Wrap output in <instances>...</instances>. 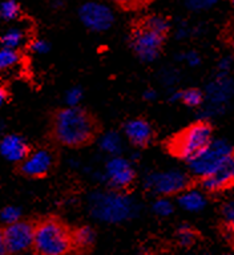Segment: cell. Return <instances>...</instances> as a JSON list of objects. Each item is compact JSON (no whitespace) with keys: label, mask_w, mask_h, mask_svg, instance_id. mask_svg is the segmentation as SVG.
Returning <instances> with one entry per match:
<instances>
[{"label":"cell","mask_w":234,"mask_h":255,"mask_svg":"<svg viewBox=\"0 0 234 255\" xmlns=\"http://www.w3.org/2000/svg\"><path fill=\"white\" fill-rule=\"evenodd\" d=\"M157 97V93H156L155 89H147V91L144 92V100H147V101H153Z\"/></svg>","instance_id":"cell-35"},{"label":"cell","mask_w":234,"mask_h":255,"mask_svg":"<svg viewBox=\"0 0 234 255\" xmlns=\"http://www.w3.org/2000/svg\"><path fill=\"white\" fill-rule=\"evenodd\" d=\"M7 99V93H5V89H4L1 85H0V108L3 107L4 101Z\"/></svg>","instance_id":"cell-38"},{"label":"cell","mask_w":234,"mask_h":255,"mask_svg":"<svg viewBox=\"0 0 234 255\" xmlns=\"http://www.w3.org/2000/svg\"><path fill=\"white\" fill-rule=\"evenodd\" d=\"M124 133L135 146L139 147L148 145L153 137V129H152L151 124L143 119H135L128 121L124 127Z\"/></svg>","instance_id":"cell-14"},{"label":"cell","mask_w":234,"mask_h":255,"mask_svg":"<svg viewBox=\"0 0 234 255\" xmlns=\"http://www.w3.org/2000/svg\"><path fill=\"white\" fill-rule=\"evenodd\" d=\"M52 155L48 150H36L23 159L21 171L29 177H43L52 166Z\"/></svg>","instance_id":"cell-13"},{"label":"cell","mask_w":234,"mask_h":255,"mask_svg":"<svg viewBox=\"0 0 234 255\" xmlns=\"http://www.w3.org/2000/svg\"><path fill=\"white\" fill-rule=\"evenodd\" d=\"M81 23L93 32H105L113 25L115 15L111 7L99 1H88L79 11Z\"/></svg>","instance_id":"cell-9"},{"label":"cell","mask_w":234,"mask_h":255,"mask_svg":"<svg viewBox=\"0 0 234 255\" xmlns=\"http://www.w3.org/2000/svg\"><path fill=\"white\" fill-rule=\"evenodd\" d=\"M96 233L95 230L89 226H81L76 229L75 233L72 234V243L73 246L79 247V249H89V247L95 243Z\"/></svg>","instance_id":"cell-18"},{"label":"cell","mask_w":234,"mask_h":255,"mask_svg":"<svg viewBox=\"0 0 234 255\" xmlns=\"http://www.w3.org/2000/svg\"><path fill=\"white\" fill-rule=\"evenodd\" d=\"M31 48H32V51L35 52V53H39V55H45V53H48V52H49V48H51V45H49V43H48V41H45V40L37 39V40H35L33 43H32Z\"/></svg>","instance_id":"cell-32"},{"label":"cell","mask_w":234,"mask_h":255,"mask_svg":"<svg viewBox=\"0 0 234 255\" xmlns=\"http://www.w3.org/2000/svg\"><path fill=\"white\" fill-rule=\"evenodd\" d=\"M96 124L87 112L79 107H68L57 112L53 120L56 139L65 146H81L95 134Z\"/></svg>","instance_id":"cell-1"},{"label":"cell","mask_w":234,"mask_h":255,"mask_svg":"<svg viewBox=\"0 0 234 255\" xmlns=\"http://www.w3.org/2000/svg\"><path fill=\"white\" fill-rule=\"evenodd\" d=\"M205 107L201 111L203 119H212L223 115L228 104L234 97V79L231 75L217 76L208 84L207 91L204 93Z\"/></svg>","instance_id":"cell-6"},{"label":"cell","mask_w":234,"mask_h":255,"mask_svg":"<svg viewBox=\"0 0 234 255\" xmlns=\"http://www.w3.org/2000/svg\"><path fill=\"white\" fill-rule=\"evenodd\" d=\"M1 127H3V125H1V123H0V130H1Z\"/></svg>","instance_id":"cell-39"},{"label":"cell","mask_w":234,"mask_h":255,"mask_svg":"<svg viewBox=\"0 0 234 255\" xmlns=\"http://www.w3.org/2000/svg\"><path fill=\"white\" fill-rule=\"evenodd\" d=\"M196 237H197L196 231L193 230L189 225H181V226L179 227L177 233H176L177 242H179L183 247L192 246V245L196 242Z\"/></svg>","instance_id":"cell-23"},{"label":"cell","mask_w":234,"mask_h":255,"mask_svg":"<svg viewBox=\"0 0 234 255\" xmlns=\"http://www.w3.org/2000/svg\"><path fill=\"white\" fill-rule=\"evenodd\" d=\"M233 154V146L227 139L213 138L199 154L188 161L189 171L199 178L208 177L215 173Z\"/></svg>","instance_id":"cell-4"},{"label":"cell","mask_w":234,"mask_h":255,"mask_svg":"<svg viewBox=\"0 0 234 255\" xmlns=\"http://www.w3.org/2000/svg\"><path fill=\"white\" fill-rule=\"evenodd\" d=\"M113 1L125 5V7H131V5H137V4L143 3L144 0H113Z\"/></svg>","instance_id":"cell-34"},{"label":"cell","mask_w":234,"mask_h":255,"mask_svg":"<svg viewBox=\"0 0 234 255\" xmlns=\"http://www.w3.org/2000/svg\"><path fill=\"white\" fill-rule=\"evenodd\" d=\"M192 35V29L189 27H187L185 24H183V25H180V28L177 29V37L179 39H185V37H188V36Z\"/></svg>","instance_id":"cell-33"},{"label":"cell","mask_w":234,"mask_h":255,"mask_svg":"<svg viewBox=\"0 0 234 255\" xmlns=\"http://www.w3.org/2000/svg\"><path fill=\"white\" fill-rule=\"evenodd\" d=\"M3 234L7 253L19 254L33 247L35 227L29 222L17 221V222L9 223L7 229L3 230Z\"/></svg>","instance_id":"cell-10"},{"label":"cell","mask_w":234,"mask_h":255,"mask_svg":"<svg viewBox=\"0 0 234 255\" xmlns=\"http://www.w3.org/2000/svg\"><path fill=\"white\" fill-rule=\"evenodd\" d=\"M179 205L184 210L191 213H199L207 206V197L203 191L197 189H185L180 193Z\"/></svg>","instance_id":"cell-16"},{"label":"cell","mask_w":234,"mask_h":255,"mask_svg":"<svg viewBox=\"0 0 234 255\" xmlns=\"http://www.w3.org/2000/svg\"><path fill=\"white\" fill-rule=\"evenodd\" d=\"M81 100H83V91L79 87L71 88L65 93V103L68 107H77Z\"/></svg>","instance_id":"cell-30"},{"label":"cell","mask_w":234,"mask_h":255,"mask_svg":"<svg viewBox=\"0 0 234 255\" xmlns=\"http://www.w3.org/2000/svg\"><path fill=\"white\" fill-rule=\"evenodd\" d=\"M234 183V154L231 155L221 166L208 177L201 178V185L207 191L217 193Z\"/></svg>","instance_id":"cell-12"},{"label":"cell","mask_w":234,"mask_h":255,"mask_svg":"<svg viewBox=\"0 0 234 255\" xmlns=\"http://www.w3.org/2000/svg\"><path fill=\"white\" fill-rule=\"evenodd\" d=\"M144 27L149 28L151 31L156 32V33H160V35L167 36L168 31H169V23L168 20L164 17V16L160 15H153L149 16L143 24Z\"/></svg>","instance_id":"cell-20"},{"label":"cell","mask_w":234,"mask_h":255,"mask_svg":"<svg viewBox=\"0 0 234 255\" xmlns=\"http://www.w3.org/2000/svg\"><path fill=\"white\" fill-rule=\"evenodd\" d=\"M73 247L72 234L63 223L47 219L35 227L33 249L41 255H64Z\"/></svg>","instance_id":"cell-3"},{"label":"cell","mask_w":234,"mask_h":255,"mask_svg":"<svg viewBox=\"0 0 234 255\" xmlns=\"http://www.w3.org/2000/svg\"><path fill=\"white\" fill-rule=\"evenodd\" d=\"M184 3L192 11H205L217 3V0H184Z\"/></svg>","instance_id":"cell-29"},{"label":"cell","mask_w":234,"mask_h":255,"mask_svg":"<svg viewBox=\"0 0 234 255\" xmlns=\"http://www.w3.org/2000/svg\"><path fill=\"white\" fill-rule=\"evenodd\" d=\"M181 95H183V91H175L171 95V101L172 103H177V101H181Z\"/></svg>","instance_id":"cell-36"},{"label":"cell","mask_w":234,"mask_h":255,"mask_svg":"<svg viewBox=\"0 0 234 255\" xmlns=\"http://www.w3.org/2000/svg\"><path fill=\"white\" fill-rule=\"evenodd\" d=\"M135 169L129 159L123 158L120 155H112L105 165L103 173V179L107 181L113 189L121 190L131 186L135 181Z\"/></svg>","instance_id":"cell-11"},{"label":"cell","mask_w":234,"mask_h":255,"mask_svg":"<svg viewBox=\"0 0 234 255\" xmlns=\"http://www.w3.org/2000/svg\"><path fill=\"white\" fill-rule=\"evenodd\" d=\"M99 145L100 149L105 151L107 154L119 155L121 149H123V139L116 131H108L100 137Z\"/></svg>","instance_id":"cell-17"},{"label":"cell","mask_w":234,"mask_h":255,"mask_svg":"<svg viewBox=\"0 0 234 255\" xmlns=\"http://www.w3.org/2000/svg\"><path fill=\"white\" fill-rule=\"evenodd\" d=\"M233 4H234V0H233Z\"/></svg>","instance_id":"cell-41"},{"label":"cell","mask_w":234,"mask_h":255,"mask_svg":"<svg viewBox=\"0 0 234 255\" xmlns=\"http://www.w3.org/2000/svg\"><path fill=\"white\" fill-rule=\"evenodd\" d=\"M164 40H165L164 35L156 33L149 28L141 25L132 33L131 45L140 60L145 63H151L160 55Z\"/></svg>","instance_id":"cell-8"},{"label":"cell","mask_w":234,"mask_h":255,"mask_svg":"<svg viewBox=\"0 0 234 255\" xmlns=\"http://www.w3.org/2000/svg\"><path fill=\"white\" fill-rule=\"evenodd\" d=\"M213 139V129L205 121H199L187 128L172 141L171 150L179 158L189 161L199 154L204 147Z\"/></svg>","instance_id":"cell-5"},{"label":"cell","mask_w":234,"mask_h":255,"mask_svg":"<svg viewBox=\"0 0 234 255\" xmlns=\"http://www.w3.org/2000/svg\"><path fill=\"white\" fill-rule=\"evenodd\" d=\"M232 69H233V60L232 57H223L217 64V76H227L231 75Z\"/></svg>","instance_id":"cell-31"},{"label":"cell","mask_w":234,"mask_h":255,"mask_svg":"<svg viewBox=\"0 0 234 255\" xmlns=\"http://www.w3.org/2000/svg\"><path fill=\"white\" fill-rule=\"evenodd\" d=\"M0 217H1V221L4 223H13L20 221V217H21V211H20L19 207L16 206H7L4 207L3 211L0 213Z\"/></svg>","instance_id":"cell-27"},{"label":"cell","mask_w":234,"mask_h":255,"mask_svg":"<svg viewBox=\"0 0 234 255\" xmlns=\"http://www.w3.org/2000/svg\"><path fill=\"white\" fill-rule=\"evenodd\" d=\"M145 189L160 197L180 194L189 186V177L185 171L180 169H169V170L153 171L144 179Z\"/></svg>","instance_id":"cell-7"},{"label":"cell","mask_w":234,"mask_h":255,"mask_svg":"<svg viewBox=\"0 0 234 255\" xmlns=\"http://www.w3.org/2000/svg\"><path fill=\"white\" fill-rule=\"evenodd\" d=\"M233 51H234V39H233Z\"/></svg>","instance_id":"cell-40"},{"label":"cell","mask_w":234,"mask_h":255,"mask_svg":"<svg viewBox=\"0 0 234 255\" xmlns=\"http://www.w3.org/2000/svg\"><path fill=\"white\" fill-rule=\"evenodd\" d=\"M204 100H205V96L197 88H191V89L183 91V95H181V101L191 108L201 107L204 104Z\"/></svg>","instance_id":"cell-22"},{"label":"cell","mask_w":234,"mask_h":255,"mask_svg":"<svg viewBox=\"0 0 234 255\" xmlns=\"http://www.w3.org/2000/svg\"><path fill=\"white\" fill-rule=\"evenodd\" d=\"M223 218L225 225L234 230V198H231L224 203Z\"/></svg>","instance_id":"cell-28"},{"label":"cell","mask_w":234,"mask_h":255,"mask_svg":"<svg viewBox=\"0 0 234 255\" xmlns=\"http://www.w3.org/2000/svg\"><path fill=\"white\" fill-rule=\"evenodd\" d=\"M19 16V5L15 0H5L0 4V17L4 20H13Z\"/></svg>","instance_id":"cell-25"},{"label":"cell","mask_w":234,"mask_h":255,"mask_svg":"<svg viewBox=\"0 0 234 255\" xmlns=\"http://www.w3.org/2000/svg\"><path fill=\"white\" fill-rule=\"evenodd\" d=\"M0 154L11 162L23 161L28 154V145L23 137L8 134L0 141Z\"/></svg>","instance_id":"cell-15"},{"label":"cell","mask_w":234,"mask_h":255,"mask_svg":"<svg viewBox=\"0 0 234 255\" xmlns=\"http://www.w3.org/2000/svg\"><path fill=\"white\" fill-rule=\"evenodd\" d=\"M24 41V32L19 28H11L8 29L5 33L1 37V44L3 47L13 48L16 49L17 47H20Z\"/></svg>","instance_id":"cell-21"},{"label":"cell","mask_w":234,"mask_h":255,"mask_svg":"<svg viewBox=\"0 0 234 255\" xmlns=\"http://www.w3.org/2000/svg\"><path fill=\"white\" fill-rule=\"evenodd\" d=\"M4 253H7V251H5V245H4V234H3V230L0 229V255L4 254Z\"/></svg>","instance_id":"cell-37"},{"label":"cell","mask_w":234,"mask_h":255,"mask_svg":"<svg viewBox=\"0 0 234 255\" xmlns=\"http://www.w3.org/2000/svg\"><path fill=\"white\" fill-rule=\"evenodd\" d=\"M88 209L93 218L105 223H121L133 218L139 206L131 195L113 191H95L88 198Z\"/></svg>","instance_id":"cell-2"},{"label":"cell","mask_w":234,"mask_h":255,"mask_svg":"<svg viewBox=\"0 0 234 255\" xmlns=\"http://www.w3.org/2000/svg\"><path fill=\"white\" fill-rule=\"evenodd\" d=\"M20 56L13 48L3 47L0 48V71L11 69L19 63Z\"/></svg>","instance_id":"cell-19"},{"label":"cell","mask_w":234,"mask_h":255,"mask_svg":"<svg viewBox=\"0 0 234 255\" xmlns=\"http://www.w3.org/2000/svg\"><path fill=\"white\" fill-rule=\"evenodd\" d=\"M177 60L183 61V63L187 64L188 67L192 68L199 67L200 64H201V56H200L199 52L196 51H187L183 52V53H179Z\"/></svg>","instance_id":"cell-26"},{"label":"cell","mask_w":234,"mask_h":255,"mask_svg":"<svg viewBox=\"0 0 234 255\" xmlns=\"http://www.w3.org/2000/svg\"><path fill=\"white\" fill-rule=\"evenodd\" d=\"M152 209H153V213H155L157 217H163V218L172 215V213L175 210L173 203H172L167 197H160L159 199H156Z\"/></svg>","instance_id":"cell-24"}]
</instances>
